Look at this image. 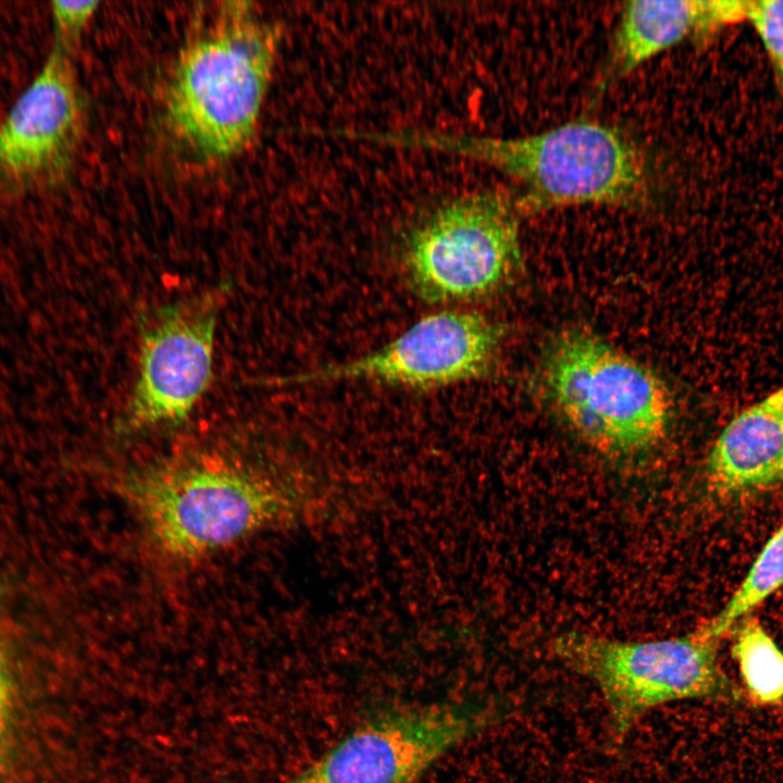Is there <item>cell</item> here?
<instances>
[{"label":"cell","instance_id":"obj_1","mask_svg":"<svg viewBox=\"0 0 783 783\" xmlns=\"http://www.w3.org/2000/svg\"><path fill=\"white\" fill-rule=\"evenodd\" d=\"M377 141L440 150L495 166L521 186L520 212L581 204L642 206L652 181L642 150L611 126L574 121L514 138L393 132Z\"/></svg>","mask_w":783,"mask_h":783},{"label":"cell","instance_id":"obj_2","mask_svg":"<svg viewBox=\"0 0 783 783\" xmlns=\"http://www.w3.org/2000/svg\"><path fill=\"white\" fill-rule=\"evenodd\" d=\"M281 32L252 3L222 2L181 51L165 90V120L200 158L225 160L253 138Z\"/></svg>","mask_w":783,"mask_h":783},{"label":"cell","instance_id":"obj_3","mask_svg":"<svg viewBox=\"0 0 783 783\" xmlns=\"http://www.w3.org/2000/svg\"><path fill=\"white\" fill-rule=\"evenodd\" d=\"M542 374L557 413L604 455L635 458L667 436L674 412L667 384L591 332L558 334L546 350Z\"/></svg>","mask_w":783,"mask_h":783},{"label":"cell","instance_id":"obj_4","mask_svg":"<svg viewBox=\"0 0 783 783\" xmlns=\"http://www.w3.org/2000/svg\"><path fill=\"white\" fill-rule=\"evenodd\" d=\"M721 639L705 624L684 636L643 642L571 632L557 636L552 650L599 687L618 743L656 707L683 699L735 698V687L718 661Z\"/></svg>","mask_w":783,"mask_h":783},{"label":"cell","instance_id":"obj_5","mask_svg":"<svg viewBox=\"0 0 783 783\" xmlns=\"http://www.w3.org/2000/svg\"><path fill=\"white\" fill-rule=\"evenodd\" d=\"M129 489L157 543L177 557L233 544L270 523L285 505L266 478L217 460L149 472Z\"/></svg>","mask_w":783,"mask_h":783},{"label":"cell","instance_id":"obj_6","mask_svg":"<svg viewBox=\"0 0 783 783\" xmlns=\"http://www.w3.org/2000/svg\"><path fill=\"white\" fill-rule=\"evenodd\" d=\"M515 195L485 190L434 210L410 234L405 265L425 301L449 303L485 296L521 261Z\"/></svg>","mask_w":783,"mask_h":783},{"label":"cell","instance_id":"obj_7","mask_svg":"<svg viewBox=\"0 0 783 783\" xmlns=\"http://www.w3.org/2000/svg\"><path fill=\"white\" fill-rule=\"evenodd\" d=\"M494 716L476 700L393 710L357 726L286 783H417Z\"/></svg>","mask_w":783,"mask_h":783},{"label":"cell","instance_id":"obj_8","mask_svg":"<svg viewBox=\"0 0 783 783\" xmlns=\"http://www.w3.org/2000/svg\"><path fill=\"white\" fill-rule=\"evenodd\" d=\"M501 331L486 318L444 310L426 315L380 348L307 378L364 381L407 388L448 386L487 373Z\"/></svg>","mask_w":783,"mask_h":783},{"label":"cell","instance_id":"obj_9","mask_svg":"<svg viewBox=\"0 0 783 783\" xmlns=\"http://www.w3.org/2000/svg\"><path fill=\"white\" fill-rule=\"evenodd\" d=\"M84 121L70 53L54 46L0 124V182L16 189L59 178L73 159Z\"/></svg>","mask_w":783,"mask_h":783},{"label":"cell","instance_id":"obj_10","mask_svg":"<svg viewBox=\"0 0 783 783\" xmlns=\"http://www.w3.org/2000/svg\"><path fill=\"white\" fill-rule=\"evenodd\" d=\"M215 304L207 296L166 307L145 331L129 423H175L187 417L212 375Z\"/></svg>","mask_w":783,"mask_h":783},{"label":"cell","instance_id":"obj_11","mask_svg":"<svg viewBox=\"0 0 783 783\" xmlns=\"http://www.w3.org/2000/svg\"><path fill=\"white\" fill-rule=\"evenodd\" d=\"M783 482V385L744 409L708 455L706 484L718 498L766 490Z\"/></svg>","mask_w":783,"mask_h":783},{"label":"cell","instance_id":"obj_12","mask_svg":"<svg viewBox=\"0 0 783 783\" xmlns=\"http://www.w3.org/2000/svg\"><path fill=\"white\" fill-rule=\"evenodd\" d=\"M751 1H630L614 35L608 73L627 75L689 36L703 37L748 20Z\"/></svg>","mask_w":783,"mask_h":783},{"label":"cell","instance_id":"obj_13","mask_svg":"<svg viewBox=\"0 0 783 783\" xmlns=\"http://www.w3.org/2000/svg\"><path fill=\"white\" fill-rule=\"evenodd\" d=\"M732 655L754 705L782 704L783 652L757 619L742 620L735 631Z\"/></svg>","mask_w":783,"mask_h":783},{"label":"cell","instance_id":"obj_14","mask_svg":"<svg viewBox=\"0 0 783 783\" xmlns=\"http://www.w3.org/2000/svg\"><path fill=\"white\" fill-rule=\"evenodd\" d=\"M783 586V523L767 540L746 576L714 618L705 623L722 638L739 619Z\"/></svg>","mask_w":783,"mask_h":783},{"label":"cell","instance_id":"obj_15","mask_svg":"<svg viewBox=\"0 0 783 783\" xmlns=\"http://www.w3.org/2000/svg\"><path fill=\"white\" fill-rule=\"evenodd\" d=\"M748 20L753 23L783 89V0L751 1Z\"/></svg>","mask_w":783,"mask_h":783},{"label":"cell","instance_id":"obj_16","mask_svg":"<svg viewBox=\"0 0 783 783\" xmlns=\"http://www.w3.org/2000/svg\"><path fill=\"white\" fill-rule=\"evenodd\" d=\"M99 1H52L55 45L71 53L98 10Z\"/></svg>","mask_w":783,"mask_h":783},{"label":"cell","instance_id":"obj_17","mask_svg":"<svg viewBox=\"0 0 783 783\" xmlns=\"http://www.w3.org/2000/svg\"><path fill=\"white\" fill-rule=\"evenodd\" d=\"M10 696V685L7 675L3 654L0 645V712L7 713Z\"/></svg>","mask_w":783,"mask_h":783},{"label":"cell","instance_id":"obj_18","mask_svg":"<svg viewBox=\"0 0 783 783\" xmlns=\"http://www.w3.org/2000/svg\"><path fill=\"white\" fill-rule=\"evenodd\" d=\"M4 717H5V714L0 712V735H1V731H2V724H3Z\"/></svg>","mask_w":783,"mask_h":783}]
</instances>
